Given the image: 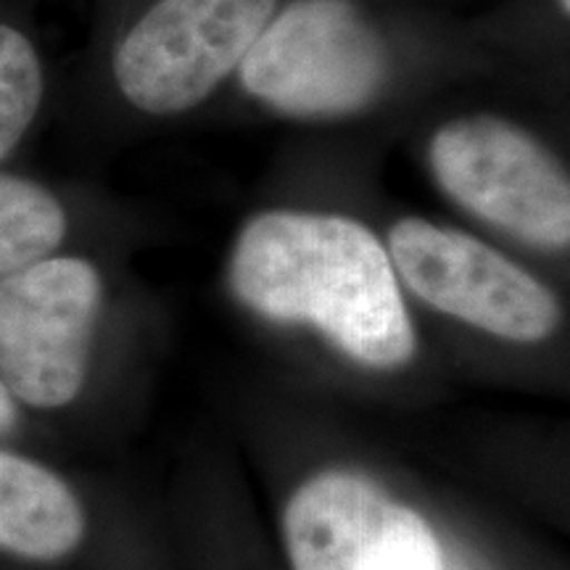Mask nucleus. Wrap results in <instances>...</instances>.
Listing matches in <instances>:
<instances>
[{"instance_id":"nucleus-4","label":"nucleus","mask_w":570,"mask_h":570,"mask_svg":"<svg viewBox=\"0 0 570 570\" xmlns=\"http://www.w3.org/2000/svg\"><path fill=\"white\" fill-rule=\"evenodd\" d=\"M101 304V273L82 256L0 277V383L17 404L61 410L82 394Z\"/></svg>"},{"instance_id":"nucleus-3","label":"nucleus","mask_w":570,"mask_h":570,"mask_svg":"<svg viewBox=\"0 0 570 570\" xmlns=\"http://www.w3.org/2000/svg\"><path fill=\"white\" fill-rule=\"evenodd\" d=\"M428 164L441 190L483 223L525 244L568 248V173L520 125L494 114L449 119L428 142Z\"/></svg>"},{"instance_id":"nucleus-9","label":"nucleus","mask_w":570,"mask_h":570,"mask_svg":"<svg viewBox=\"0 0 570 570\" xmlns=\"http://www.w3.org/2000/svg\"><path fill=\"white\" fill-rule=\"evenodd\" d=\"M67 230V209L46 185L0 173V277L51 256Z\"/></svg>"},{"instance_id":"nucleus-6","label":"nucleus","mask_w":570,"mask_h":570,"mask_svg":"<svg viewBox=\"0 0 570 570\" xmlns=\"http://www.w3.org/2000/svg\"><path fill=\"white\" fill-rule=\"evenodd\" d=\"M386 252L412 294L491 336L537 344L560 325L552 291L473 235L407 217L391 227Z\"/></svg>"},{"instance_id":"nucleus-5","label":"nucleus","mask_w":570,"mask_h":570,"mask_svg":"<svg viewBox=\"0 0 570 570\" xmlns=\"http://www.w3.org/2000/svg\"><path fill=\"white\" fill-rule=\"evenodd\" d=\"M275 11L277 0H154L114 51V82L151 117L196 109L238 71Z\"/></svg>"},{"instance_id":"nucleus-11","label":"nucleus","mask_w":570,"mask_h":570,"mask_svg":"<svg viewBox=\"0 0 570 570\" xmlns=\"http://www.w3.org/2000/svg\"><path fill=\"white\" fill-rule=\"evenodd\" d=\"M19 420V404L17 399L9 394V389L0 383V439L11 436L13 428H17Z\"/></svg>"},{"instance_id":"nucleus-10","label":"nucleus","mask_w":570,"mask_h":570,"mask_svg":"<svg viewBox=\"0 0 570 570\" xmlns=\"http://www.w3.org/2000/svg\"><path fill=\"white\" fill-rule=\"evenodd\" d=\"M46 96L38 48L24 32L0 21V161L30 132Z\"/></svg>"},{"instance_id":"nucleus-1","label":"nucleus","mask_w":570,"mask_h":570,"mask_svg":"<svg viewBox=\"0 0 570 570\" xmlns=\"http://www.w3.org/2000/svg\"><path fill=\"white\" fill-rule=\"evenodd\" d=\"M230 288L256 315L312 325L365 367L415 356V327L375 233L344 214L265 212L230 256Z\"/></svg>"},{"instance_id":"nucleus-13","label":"nucleus","mask_w":570,"mask_h":570,"mask_svg":"<svg viewBox=\"0 0 570 570\" xmlns=\"http://www.w3.org/2000/svg\"><path fill=\"white\" fill-rule=\"evenodd\" d=\"M558 6L562 9V13H570V0H558Z\"/></svg>"},{"instance_id":"nucleus-8","label":"nucleus","mask_w":570,"mask_h":570,"mask_svg":"<svg viewBox=\"0 0 570 570\" xmlns=\"http://www.w3.org/2000/svg\"><path fill=\"white\" fill-rule=\"evenodd\" d=\"M82 502L42 462L0 446V552L30 562H59L82 544Z\"/></svg>"},{"instance_id":"nucleus-12","label":"nucleus","mask_w":570,"mask_h":570,"mask_svg":"<svg viewBox=\"0 0 570 570\" xmlns=\"http://www.w3.org/2000/svg\"><path fill=\"white\" fill-rule=\"evenodd\" d=\"M441 570H475L470 562L458 552H444V568Z\"/></svg>"},{"instance_id":"nucleus-7","label":"nucleus","mask_w":570,"mask_h":570,"mask_svg":"<svg viewBox=\"0 0 570 570\" xmlns=\"http://www.w3.org/2000/svg\"><path fill=\"white\" fill-rule=\"evenodd\" d=\"M283 537L294 570H441L431 525L362 475L331 470L291 497Z\"/></svg>"},{"instance_id":"nucleus-2","label":"nucleus","mask_w":570,"mask_h":570,"mask_svg":"<svg viewBox=\"0 0 570 570\" xmlns=\"http://www.w3.org/2000/svg\"><path fill=\"white\" fill-rule=\"evenodd\" d=\"M391 59L354 0H291L238 67L254 101L296 119H338L375 104Z\"/></svg>"}]
</instances>
